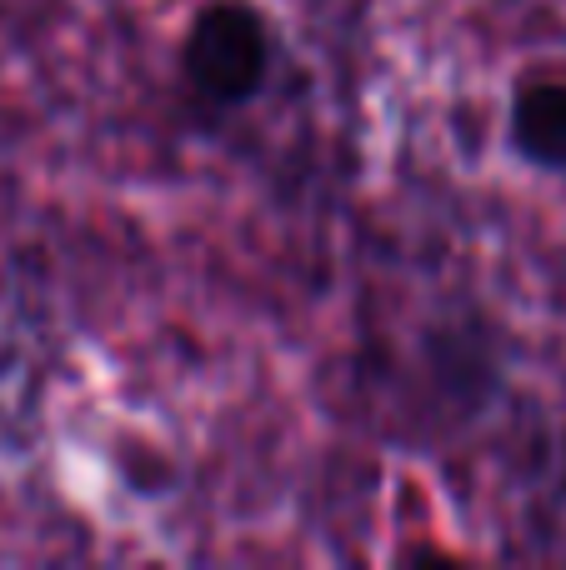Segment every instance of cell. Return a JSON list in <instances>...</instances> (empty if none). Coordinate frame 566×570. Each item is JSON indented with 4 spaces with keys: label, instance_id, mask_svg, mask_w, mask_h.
Returning a JSON list of instances; mask_svg holds the SVG:
<instances>
[{
    "label": "cell",
    "instance_id": "obj_1",
    "mask_svg": "<svg viewBox=\"0 0 566 570\" xmlns=\"http://www.w3.org/2000/svg\"><path fill=\"white\" fill-rule=\"evenodd\" d=\"M266 76V30L256 10L216 0L196 16L186 36V80L216 106H236Z\"/></svg>",
    "mask_w": 566,
    "mask_h": 570
},
{
    "label": "cell",
    "instance_id": "obj_2",
    "mask_svg": "<svg viewBox=\"0 0 566 570\" xmlns=\"http://www.w3.org/2000/svg\"><path fill=\"white\" fill-rule=\"evenodd\" d=\"M511 126H517V146L527 150L537 166L566 170V86H557V80L527 86L517 96Z\"/></svg>",
    "mask_w": 566,
    "mask_h": 570
}]
</instances>
